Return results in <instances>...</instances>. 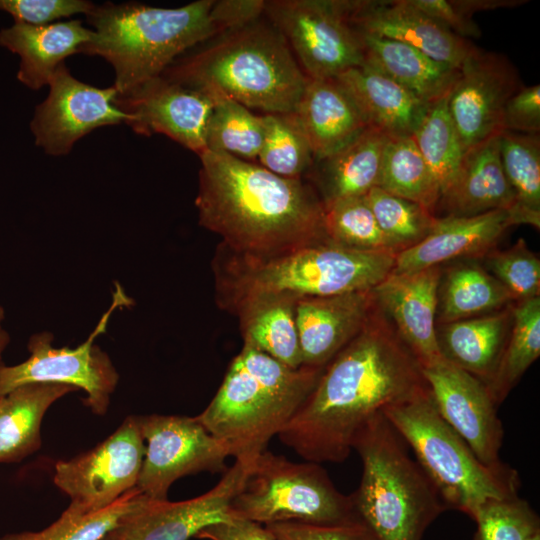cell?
<instances>
[{
	"instance_id": "cell-1",
	"label": "cell",
	"mask_w": 540,
	"mask_h": 540,
	"mask_svg": "<svg viewBox=\"0 0 540 540\" xmlns=\"http://www.w3.org/2000/svg\"><path fill=\"white\" fill-rule=\"evenodd\" d=\"M426 387L420 363L374 303L363 328L326 364L279 439L306 461L343 462L374 416Z\"/></svg>"
},
{
	"instance_id": "cell-2",
	"label": "cell",
	"mask_w": 540,
	"mask_h": 540,
	"mask_svg": "<svg viewBox=\"0 0 540 540\" xmlns=\"http://www.w3.org/2000/svg\"><path fill=\"white\" fill-rule=\"evenodd\" d=\"M199 224L240 254L267 255L327 239L323 203L303 179L205 150L199 155Z\"/></svg>"
},
{
	"instance_id": "cell-3",
	"label": "cell",
	"mask_w": 540,
	"mask_h": 540,
	"mask_svg": "<svg viewBox=\"0 0 540 540\" xmlns=\"http://www.w3.org/2000/svg\"><path fill=\"white\" fill-rule=\"evenodd\" d=\"M86 17L93 36L81 53L110 63L113 86L124 94L161 76L196 45L243 26L248 10L240 0H198L178 8L106 2Z\"/></svg>"
},
{
	"instance_id": "cell-4",
	"label": "cell",
	"mask_w": 540,
	"mask_h": 540,
	"mask_svg": "<svg viewBox=\"0 0 540 540\" xmlns=\"http://www.w3.org/2000/svg\"><path fill=\"white\" fill-rule=\"evenodd\" d=\"M395 256L351 249L328 238L267 255L235 253L220 245L213 262L216 300L233 313L263 296L300 299L370 291L392 272Z\"/></svg>"
},
{
	"instance_id": "cell-5",
	"label": "cell",
	"mask_w": 540,
	"mask_h": 540,
	"mask_svg": "<svg viewBox=\"0 0 540 540\" xmlns=\"http://www.w3.org/2000/svg\"><path fill=\"white\" fill-rule=\"evenodd\" d=\"M162 75L265 114L294 112L308 82L282 35L260 18L179 57Z\"/></svg>"
},
{
	"instance_id": "cell-6",
	"label": "cell",
	"mask_w": 540,
	"mask_h": 540,
	"mask_svg": "<svg viewBox=\"0 0 540 540\" xmlns=\"http://www.w3.org/2000/svg\"><path fill=\"white\" fill-rule=\"evenodd\" d=\"M323 369L290 368L243 345L211 402L196 418L228 446L230 456L253 460L289 422Z\"/></svg>"
},
{
	"instance_id": "cell-7",
	"label": "cell",
	"mask_w": 540,
	"mask_h": 540,
	"mask_svg": "<svg viewBox=\"0 0 540 540\" xmlns=\"http://www.w3.org/2000/svg\"><path fill=\"white\" fill-rule=\"evenodd\" d=\"M363 472L351 495L376 540H421L447 507L407 445L381 412L355 438Z\"/></svg>"
},
{
	"instance_id": "cell-8",
	"label": "cell",
	"mask_w": 540,
	"mask_h": 540,
	"mask_svg": "<svg viewBox=\"0 0 540 540\" xmlns=\"http://www.w3.org/2000/svg\"><path fill=\"white\" fill-rule=\"evenodd\" d=\"M382 413L413 450L447 509L472 518L486 501L518 495L517 471L503 462L497 466L481 463L441 417L428 386Z\"/></svg>"
},
{
	"instance_id": "cell-9",
	"label": "cell",
	"mask_w": 540,
	"mask_h": 540,
	"mask_svg": "<svg viewBox=\"0 0 540 540\" xmlns=\"http://www.w3.org/2000/svg\"><path fill=\"white\" fill-rule=\"evenodd\" d=\"M230 516L263 526L361 521L352 495L341 493L320 464L293 462L267 449L253 460Z\"/></svg>"
},
{
	"instance_id": "cell-10",
	"label": "cell",
	"mask_w": 540,
	"mask_h": 540,
	"mask_svg": "<svg viewBox=\"0 0 540 540\" xmlns=\"http://www.w3.org/2000/svg\"><path fill=\"white\" fill-rule=\"evenodd\" d=\"M131 300L117 285L110 308L91 332L76 348L53 346L49 332L33 334L28 341L30 356L22 363L0 366V396L31 383L69 385L86 392V405L96 415H105L110 405L119 375L110 357L94 340L105 332L115 308Z\"/></svg>"
},
{
	"instance_id": "cell-11",
	"label": "cell",
	"mask_w": 540,
	"mask_h": 540,
	"mask_svg": "<svg viewBox=\"0 0 540 540\" xmlns=\"http://www.w3.org/2000/svg\"><path fill=\"white\" fill-rule=\"evenodd\" d=\"M264 14L308 79H334L363 65V48L349 21L348 0H268Z\"/></svg>"
},
{
	"instance_id": "cell-12",
	"label": "cell",
	"mask_w": 540,
	"mask_h": 540,
	"mask_svg": "<svg viewBox=\"0 0 540 540\" xmlns=\"http://www.w3.org/2000/svg\"><path fill=\"white\" fill-rule=\"evenodd\" d=\"M145 455L136 488L153 500H167L171 485L199 472H225L228 446L195 417L136 416Z\"/></svg>"
},
{
	"instance_id": "cell-13",
	"label": "cell",
	"mask_w": 540,
	"mask_h": 540,
	"mask_svg": "<svg viewBox=\"0 0 540 540\" xmlns=\"http://www.w3.org/2000/svg\"><path fill=\"white\" fill-rule=\"evenodd\" d=\"M145 455L137 417L128 416L93 449L55 464L54 484L85 514L107 508L136 487Z\"/></svg>"
},
{
	"instance_id": "cell-14",
	"label": "cell",
	"mask_w": 540,
	"mask_h": 540,
	"mask_svg": "<svg viewBox=\"0 0 540 540\" xmlns=\"http://www.w3.org/2000/svg\"><path fill=\"white\" fill-rule=\"evenodd\" d=\"M46 99L36 106L30 129L35 144L51 156L70 153L94 129L127 124L129 116L114 103V86L98 88L76 79L62 63L48 82Z\"/></svg>"
},
{
	"instance_id": "cell-15",
	"label": "cell",
	"mask_w": 540,
	"mask_h": 540,
	"mask_svg": "<svg viewBox=\"0 0 540 540\" xmlns=\"http://www.w3.org/2000/svg\"><path fill=\"white\" fill-rule=\"evenodd\" d=\"M253 460L235 459L212 489L195 498L170 502L146 497L101 540H190L211 525L231 521V501Z\"/></svg>"
},
{
	"instance_id": "cell-16",
	"label": "cell",
	"mask_w": 540,
	"mask_h": 540,
	"mask_svg": "<svg viewBox=\"0 0 540 540\" xmlns=\"http://www.w3.org/2000/svg\"><path fill=\"white\" fill-rule=\"evenodd\" d=\"M522 86L504 55L474 49L448 95V110L463 151L502 132L505 104Z\"/></svg>"
},
{
	"instance_id": "cell-17",
	"label": "cell",
	"mask_w": 540,
	"mask_h": 540,
	"mask_svg": "<svg viewBox=\"0 0 540 540\" xmlns=\"http://www.w3.org/2000/svg\"><path fill=\"white\" fill-rule=\"evenodd\" d=\"M435 407L481 463L501 464L504 431L487 386L444 357L421 367Z\"/></svg>"
},
{
	"instance_id": "cell-18",
	"label": "cell",
	"mask_w": 540,
	"mask_h": 540,
	"mask_svg": "<svg viewBox=\"0 0 540 540\" xmlns=\"http://www.w3.org/2000/svg\"><path fill=\"white\" fill-rule=\"evenodd\" d=\"M115 105L129 116L137 134H162L198 156L206 150V130L214 100L208 93L163 75L117 94Z\"/></svg>"
},
{
	"instance_id": "cell-19",
	"label": "cell",
	"mask_w": 540,
	"mask_h": 540,
	"mask_svg": "<svg viewBox=\"0 0 540 540\" xmlns=\"http://www.w3.org/2000/svg\"><path fill=\"white\" fill-rule=\"evenodd\" d=\"M348 15L359 33L411 45L456 68L476 48L409 0H348Z\"/></svg>"
},
{
	"instance_id": "cell-20",
	"label": "cell",
	"mask_w": 540,
	"mask_h": 540,
	"mask_svg": "<svg viewBox=\"0 0 540 540\" xmlns=\"http://www.w3.org/2000/svg\"><path fill=\"white\" fill-rule=\"evenodd\" d=\"M439 266L412 273H390L371 292L378 309L387 314L394 329L421 367L443 358L436 333Z\"/></svg>"
},
{
	"instance_id": "cell-21",
	"label": "cell",
	"mask_w": 540,
	"mask_h": 540,
	"mask_svg": "<svg viewBox=\"0 0 540 540\" xmlns=\"http://www.w3.org/2000/svg\"><path fill=\"white\" fill-rule=\"evenodd\" d=\"M373 307L371 290L297 299L295 321L302 365L325 367L359 333Z\"/></svg>"
},
{
	"instance_id": "cell-22",
	"label": "cell",
	"mask_w": 540,
	"mask_h": 540,
	"mask_svg": "<svg viewBox=\"0 0 540 540\" xmlns=\"http://www.w3.org/2000/svg\"><path fill=\"white\" fill-rule=\"evenodd\" d=\"M513 225L507 210L466 217H437L424 239L396 254L392 273H412L454 258L485 252Z\"/></svg>"
},
{
	"instance_id": "cell-23",
	"label": "cell",
	"mask_w": 540,
	"mask_h": 540,
	"mask_svg": "<svg viewBox=\"0 0 540 540\" xmlns=\"http://www.w3.org/2000/svg\"><path fill=\"white\" fill-rule=\"evenodd\" d=\"M92 36L93 30L75 19L41 26L14 23L0 31V46L19 56L17 79L39 90L65 58L81 53Z\"/></svg>"
},
{
	"instance_id": "cell-24",
	"label": "cell",
	"mask_w": 540,
	"mask_h": 540,
	"mask_svg": "<svg viewBox=\"0 0 540 540\" xmlns=\"http://www.w3.org/2000/svg\"><path fill=\"white\" fill-rule=\"evenodd\" d=\"M292 113L310 144L315 161L336 153L369 127L335 79H308Z\"/></svg>"
},
{
	"instance_id": "cell-25",
	"label": "cell",
	"mask_w": 540,
	"mask_h": 540,
	"mask_svg": "<svg viewBox=\"0 0 540 540\" xmlns=\"http://www.w3.org/2000/svg\"><path fill=\"white\" fill-rule=\"evenodd\" d=\"M334 79L353 100L367 125L389 137L412 136L430 105L364 64Z\"/></svg>"
},
{
	"instance_id": "cell-26",
	"label": "cell",
	"mask_w": 540,
	"mask_h": 540,
	"mask_svg": "<svg viewBox=\"0 0 540 540\" xmlns=\"http://www.w3.org/2000/svg\"><path fill=\"white\" fill-rule=\"evenodd\" d=\"M514 202L500 160L499 135L464 151L455 178L439 200L446 216L461 217L493 210L510 212Z\"/></svg>"
},
{
	"instance_id": "cell-27",
	"label": "cell",
	"mask_w": 540,
	"mask_h": 540,
	"mask_svg": "<svg viewBox=\"0 0 540 540\" xmlns=\"http://www.w3.org/2000/svg\"><path fill=\"white\" fill-rule=\"evenodd\" d=\"M358 34L364 65L389 77L429 104L447 95L458 77L459 68L437 61L411 45Z\"/></svg>"
},
{
	"instance_id": "cell-28",
	"label": "cell",
	"mask_w": 540,
	"mask_h": 540,
	"mask_svg": "<svg viewBox=\"0 0 540 540\" xmlns=\"http://www.w3.org/2000/svg\"><path fill=\"white\" fill-rule=\"evenodd\" d=\"M388 137L368 127L336 153L314 162L313 179L323 204L362 196L378 186Z\"/></svg>"
},
{
	"instance_id": "cell-29",
	"label": "cell",
	"mask_w": 540,
	"mask_h": 540,
	"mask_svg": "<svg viewBox=\"0 0 540 540\" xmlns=\"http://www.w3.org/2000/svg\"><path fill=\"white\" fill-rule=\"evenodd\" d=\"M510 316L498 311L442 324L436 329L442 356L480 379L492 378L508 339Z\"/></svg>"
},
{
	"instance_id": "cell-30",
	"label": "cell",
	"mask_w": 540,
	"mask_h": 540,
	"mask_svg": "<svg viewBox=\"0 0 540 540\" xmlns=\"http://www.w3.org/2000/svg\"><path fill=\"white\" fill-rule=\"evenodd\" d=\"M76 388L31 383L0 396V462H17L41 446L40 427L49 407Z\"/></svg>"
},
{
	"instance_id": "cell-31",
	"label": "cell",
	"mask_w": 540,
	"mask_h": 540,
	"mask_svg": "<svg viewBox=\"0 0 540 540\" xmlns=\"http://www.w3.org/2000/svg\"><path fill=\"white\" fill-rule=\"evenodd\" d=\"M296 300L285 295L263 296L246 301L233 312L239 318L244 345L294 369L302 366Z\"/></svg>"
},
{
	"instance_id": "cell-32",
	"label": "cell",
	"mask_w": 540,
	"mask_h": 540,
	"mask_svg": "<svg viewBox=\"0 0 540 540\" xmlns=\"http://www.w3.org/2000/svg\"><path fill=\"white\" fill-rule=\"evenodd\" d=\"M440 285L436 319L441 324L502 308L512 300L491 273L474 263L450 268Z\"/></svg>"
},
{
	"instance_id": "cell-33",
	"label": "cell",
	"mask_w": 540,
	"mask_h": 540,
	"mask_svg": "<svg viewBox=\"0 0 540 540\" xmlns=\"http://www.w3.org/2000/svg\"><path fill=\"white\" fill-rule=\"evenodd\" d=\"M501 164L514 194L509 212L514 225L540 227L539 134L502 131L499 134Z\"/></svg>"
},
{
	"instance_id": "cell-34",
	"label": "cell",
	"mask_w": 540,
	"mask_h": 540,
	"mask_svg": "<svg viewBox=\"0 0 540 540\" xmlns=\"http://www.w3.org/2000/svg\"><path fill=\"white\" fill-rule=\"evenodd\" d=\"M434 213L441 191L412 136L388 137L378 186Z\"/></svg>"
},
{
	"instance_id": "cell-35",
	"label": "cell",
	"mask_w": 540,
	"mask_h": 540,
	"mask_svg": "<svg viewBox=\"0 0 540 540\" xmlns=\"http://www.w3.org/2000/svg\"><path fill=\"white\" fill-rule=\"evenodd\" d=\"M513 327L490 381L486 384L500 404L540 355V298L518 302L511 312Z\"/></svg>"
},
{
	"instance_id": "cell-36",
	"label": "cell",
	"mask_w": 540,
	"mask_h": 540,
	"mask_svg": "<svg viewBox=\"0 0 540 540\" xmlns=\"http://www.w3.org/2000/svg\"><path fill=\"white\" fill-rule=\"evenodd\" d=\"M206 130V150L254 162L261 151L265 123L244 105L217 93Z\"/></svg>"
},
{
	"instance_id": "cell-37",
	"label": "cell",
	"mask_w": 540,
	"mask_h": 540,
	"mask_svg": "<svg viewBox=\"0 0 540 540\" xmlns=\"http://www.w3.org/2000/svg\"><path fill=\"white\" fill-rule=\"evenodd\" d=\"M448 95L429 105L412 135L438 182L441 195L455 178L464 153L448 110Z\"/></svg>"
},
{
	"instance_id": "cell-38",
	"label": "cell",
	"mask_w": 540,
	"mask_h": 540,
	"mask_svg": "<svg viewBox=\"0 0 540 540\" xmlns=\"http://www.w3.org/2000/svg\"><path fill=\"white\" fill-rule=\"evenodd\" d=\"M265 134L258 164L288 179H303L315 158L293 113L264 114Z\"/></svg>"
},
{
	"instance_id": "cell-39",
	"label": "cell",
	"mask_w": 540,
	"mask_h": 540,
	"mask_svg": "<svg viewBox=\"0 0 540 540\" xmlns=\"http://www.w3.org/2000/svg\"><path fill=\"white\" fill-rule=\"evenodd\" d=\"M324 230L331 241L360 251L396 253L380 229L365 195L323 204Z\"/></svg>"
},
{
	"instance_id": "cell-40",
	"label": "cell",
	"mask_w": 540,
	"mask_h": 540,
	"mask_svg": "<svg viewBox=\"0 0 540 540\" xmlns=\"http://www.w3.org/2000/svg\"><path fill=\"white\" fill-rule=\"evenodd\" d=\"M145 498L135 487L102 510L79 514L66 508L54 523L40 531L10 533L0 540H101Z\"/></svg>"
},
{
	"instance_id": "cell-41",
	"label": "cell",
	"mask_w": 540,
	"mask_h": 540,
	"mask_svg": "<svg viewBox=\"0 0 540 540\" xmlns=\"http://www.w3.org/2000/svg\"><path fill=\"white\" fill-rule=\"evenodd\" d=\"M365 197L375 219L398 253L424 239L436 218L421 205L373 187Z\"/></svg>"
},
{
	"instance_id": "cell-42",
	"label": "cell",
	"mask_w": 540,
	"mask_h": 540,
	"mask_svg": "<svg viewBox=\"0 0 540 540\" xmlns=\"http://www.w3.org/2000/svg\"><path fill=\"white\" fill-rule=\"evenodd\" d=\"M472 519L477 524L473 540H526L540 530L538 515L518 495L486 501Z\"/></svg>"
},
{
	"instance_id": "cell-43",
	"label": "cell",
	"mask_w": 540,
	"mask_h": 540,
	"mask_svg": "<svg viewBox=\"0 0 540 540\" xmlns=\"http://www.w3.org/2000/svg\"><path fill=\"white\" fill-rule=\"evenodd\" d=\"M486 263L512 300L520 302L539 297L540 261L523 239L509 249L493 253Z\"/></svg>"
},
{
	"instance_id": "cell-44",
	"label": "cell",
	"mask_w": 540,
	"mask_h": 540,
	"mask_svg": "<svg viewBox=\"0 0 540 540\" xmlns=\"http://www.w3.org/2000/svg\"><path fill=\"white\" fill-rule=\"evenodd\" d=\"M94 6L86 0H0V11L10 14L14 23L34 26L55 23L76 14L87 15Z\"/></svg>"
},
{
	"instance_id": "cell-45",
	"label": "cell",
	"mask_w": 540,
	"mask_h": 540,
	"mask_svg": "<svg viewBox=\"0 0 540 540\" xmlns=\"http://www.w3.org/2000/svg\"><path fill=\"white\" fill-rule=\"evenodd\" d=\"M265 527L277 540H376L362 521L341 524L284 522Z\"/></svg>"
},
{
	"instance_id": "cell-46",
	"label": "cell",
	"mask_w": 540,
	"mask_h": 540,
	"mask_svg": "<svg viewBox=\"0 0 540 540\" xmlns=\"http://www.w3.org/2000/svg\"><path fill=\"white\" fill-rule=\"evenodd\" d=\"M502 131L539 134L540 85L522 86L506 102L502 114Z\"/></svg>"
},
{
	"instance_id": "cell-47",
	"label": "cell",
	"mask_w": 540,
	"mask_h": 540,
	"mask_svg": "<svg viewBox=\"0 0 540 540\" xmlns=\"http://www.w3.org/2000/svg\"><path fill=\"white\" fill-rule=\"evenodd\" d=\"M419 10L442 23L458 36H481L479 26L473 17L467 14L459 5L458 0H409Z\"/></svg>"
},
{
	"instance_id": "cell-48",
	"label": "cell",
	"mask_w": 540,
	"mask_h": 540,
	"mask_svg": "<svg viewBox=\"0 0 540 540\" xmlns=\"http://www.w3.org/2000/svg\"><path fill=\"white\" fill-rule=\"evenodd\" d=\"M205 540H277L269 530L258 523L232 519L203 529L197 536Z\"/></svg>"
},
{
	"instance_id": "cell-49",
	"label": "cell",
	"mask_w": 540,
	"mask_h": 540,
	"mask_svg": "<svg viewBox=\"0 0 540 540\" xmlns=\"http://www.w3.org/2000/svg\"><path fill=\"white\" fill-rule=\"evenodd\" d=\"M9 341H10V336L8 332L3 327H1L0 328V356L5 350V348L7 347V345L9 344Z\"/></svg>"
},
{
	"instance_id": "cell-50",
	"label": "cell",
	"mask_w": 540,
	"mask_h": 540,
	"mask_svg": "<svg viewBox=\"0 0 540 540\" xmlns=\"http://www.w3.org/2000/svg\"><path fill=\"white\" fill-rule=\"evenodd\" d=\"M526 540H540V530L531 534Z\"/></svg>"
},
{
	"instance_id": "cell-51",
	"label": "cell",
	"mask_w": 540,
	"mask_h": 540,
	"mask_svg": "<svg viewBox=\"0 0 540 540\" xmlns=\"http://www.w3.org/2000/svg\"><path fill=\"white\" fill-rule=\"evenodd\" d=\"M4 319H5V310L0 305V328L3 327L2 324H3Z\"/></svg>"
}]
</instances>
